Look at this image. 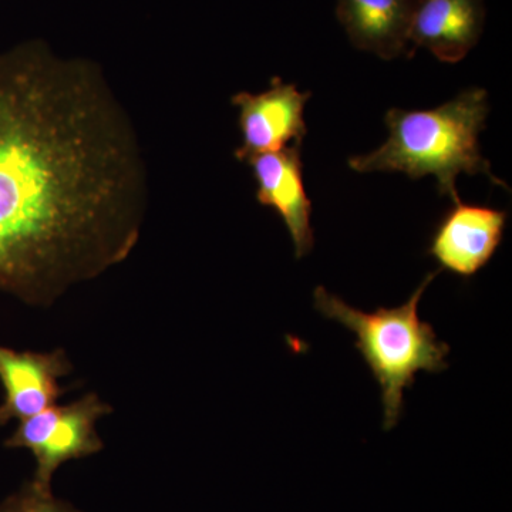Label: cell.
<instances>
[{"instance_id":"10","label":"cell","mask_w":512,"mask_h":512,"mask_svg":"<svg viewBox=\"0 0 512 512\" xmlns=\"http://www.w3.org/2000/svg\"><path fill=\"white\" fill-rule=\"evenodd\" d=\"M419 0H338L336 16L356 49L380 59L403 56Z\"/></svg>"},{"instance_id":"8","label":"cell","mask_w":512,"mask_h":512,"mask_svg":"<svg viewBox=\"0 0 512 512\" xmlns=\"http://www.w3.org/2000/svg\"><path fill=\"white\" fill-rule=\"evenodd\" d=\"M72 372L63 350L18 352L0 346V382L5 389L0 404V426L26 420L53 406L64 393L59 380Z\"/></svg>"},{"instance_id":"9","label":"cell","mask_w":512,"mask_h":512,"mask_svg":"<svg viewBox=\"0 0 512 512\" xmlns=\"http://www.w3.org/2000/svg\"><path fill=\"white\" fill-rule=\"evenodd\" d=\"M484 26V0H419L410 45L424 47L440 62H461L477 46Z\"/></svg>"},{"instance_id":"6","label":"cell","mask_w":512,"mask_h":512,"mask_svg":"<svg viewBox=\"0 0 512 512\" xmlns=\"http://www.w3.org/2000/svg\"><path fill=\"white\" fill-rule=\"evenodd\" d=\"M453 202V207L434 229L427 252L439 262L441 269L460 278H473L500 247L507 212L467 204L460 198Z\"/></svg>"},{"instance_id":"1","label":"cell","mask_w":512,"mask_h":512,"mask_svg":"<svg viewBox=\"0 0 512 512\" xmlns=\"http://www.w3.org/2000/svg\"><path fill=\"white\" fill-rule=\"evenodd\" d=\"M146 165L97 64L43 42L0 53V292L50 306L126 261Z\"/></svg>"},{"instance_id":"5","label":"cell","mask_w":512,"mask_h":512,"mask_svg":"<svg viewBox=\"0 0 512 512\" xmlns=\"http://www.w3.org/2000/svg\"><path fill=\"white\" fill-rule=\"evenodd\" d=\"M311 92H299L295 84L274 77L265 92H241L232 97L238 107V124L242 144L235 151L237 160L248 163L251 158L284 150L289 143L302 144L306 136L303 119Z\"/></svg>"},{"instance_id":"11","label":"cell","mask_w":512,"mask_h":512,"mask_svg":"<svg viewBox=\"0 0 512 512\" xmlns=\"http://www.w3.org/2000/svg\"><path fill=\"white\" fill-rule=\"evenodd\" d=\"M2 512H82L66 501L57 500L52 490L28 481L15 494L0 503Z\"/></svg>"},{"instance_id":"3","label":"cell","mask_w":512,"mask_h":512,"mask_svg":"<svg viewBox=\"0 0 512 512\" xmlns=\"http://www.w3.org/2000/svg\"><path fill=\"white\" fill-rule=\"evenodd\" d=\"M440 271L424 278L409 301L397 308L363 312L332 295L323 286L313 293L315 308L326 319L336 320L356 335V349L365 359L382 393L383 427L392 430L403 410L404 390L416 382L419 372L447 369L450 346L441 342L429 322L419 316V303Z\"/></svg>"},{"instance_id":"12","label":"cell","mask_w":512,"mask_h":512,"mask_svg":"<svg viewBox=\"0 0 512 512\" xmlns=\"http://www.w3.org/2000/svg\"><path fill=\"white\" fill-rule=\"evenodd\" d=\"M0 512H2V507H0Z\"/></svg>"},{"instance_id":"7","label":"cell","mask_w":512,"mask_h":512,"mask_svg":"<svg viewBox=\"0 0 512 512\" xmlns=\"http://www.w3.org/2000/svg\"><path fill=\"white\" fill-rule=\"evenodd\" d=\"M302 144L256 156L248 161L256 183V200L274 208L291 235L296 258H303L315 245L311 225L312 202L303 183Z\"/></svg>"},{"instance_id":"4","label":"cell","mask_w":512,"mask_h":512,"mask_svg":"<svg viewBox=\"0 0 512 512\" xmlns=\"http://www.w3.org/2000/svg\"><path fill=\"white\" fill-rule=\"evenodd\" d=\"M111 412L109 404L94 393L66 406L53 404L36 416L20 421L5 446L29 450L36 460L33 483L52 490L57 468L67 461L93 456L103 450L97 421Z\"/></svg>"},{"instance_id":"2","label":"cell","mask_w":512,"mask_h":512,"mask_svg":"<svg viewBox=\"0 0 512 512\" xmlns=\"http://www.w3.org/2000/svg\"><path fill=\"white\" fill-rule=\"evenodd\" d=\"M488 111L484 89H468L436 109H390L384 117L387 140L372 153L350 157L349 167L357 173H403L412 180L433 175L441 197L453 201L460 198V174H484L491 183L507 188L491 171L478 143Z\"/></svg>"}]
</instances>
